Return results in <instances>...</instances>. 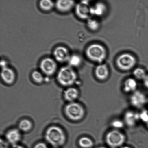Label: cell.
Masks as SVG:
<instances>
[{"label": "cell", "mask_w": 148, "mask_h": 148, "mask_svg": "<svg viewBox=\"0 0 148 148\" xmlns=\"http://www.w3.org/2000/svg\"><path fill=\"white\" fill-rule=\"evenodd\" d=\"M45 138L49 144L56 147L63 145L66 140L64 132L57 126L49 127L46 132Z\"/></svg>", "instance_id": "obj_1"}, {"label": "cell", "mask_w": 148, "mask_h": 148, "mask_svg": "<svg viewBox=\"0 0 148 148\" xmlns=\"http://www.w3.org/2000/svg\"><path fill=\"white\" fill-rule=\"evenodd\" d=\"M86 54L89 60L101 64L106 58L107 52L102 45L94 43L87 48Z\"/></svg>", "instance_id": "obj_2"}, {"label": "cell", "mask_w": 148, "mask_h": 148, "mask_svg": "<svg viewBox=\"0 0 148 148\" xmlns=\"http://www.w3.org/2000/svg\"><path fill=\"white\" fill-rule=\"evenodd\" d=\"M77 76L71 66H63L59 69L57 75L58 82L63 86L73 85L76 81Z\"/></svg>", "instance_id": "obj_3"}, {"label": "cell", "mask_w": 148, "mask_h": 148, "mask_svg": "<svg viewBox=\"0 0 148 148\" xmlns=\"http://www.w3.org/2000/svg\"><path fill=\"white\" fill-rule=\"evenodd\" d=\"M64 111L66 116L74 121L82 119L85 114L84 107L76 102H71L67 104L65 107Z\"/></svg>", "instance_id": "obj_4"}, {"label": "cell", "mask_w": 148, "mask_h": 148, "mask_svg": "<svg viewBox=\"0 0 148 148\" xmlns=\"http://www.w3.org/2000/svg\"><path fill=\"white\" fill-rule=\"evenodd\" d=\"M126 136L118 130H114L108 132L106 134L105 141L111 148L121 147L126 141Z\"/></svg>", "instance_id": "obj_5"}, {"label": "cell", "mask_w": 148, "mask_h": 148, "mask_svg": "<svg viewBox=\"0 0 148 148\" xmlns=\"http://www.w3.org/2000/svg\"><path fill=\"white\" fill-rule=\"evenodd\" d=\"M137 60L136 58L130 53H123L117 57L116 63L119 69L127 71L132 69L135 66Z\"/></svg>", "instance_id": "obj_6"}, {"label": "cell", "mask_w": 148, "mask_h": 148, "mask_svg": "<svg viewBox=\"0 0 148 148\" xmlns=\"http://www.w3.org/2000/svg\"><path fill=\"white\" fill-rule=\"evenodd\" d=\"M40 68L43 73L48 76H51L56 73L57 69V64L54 59L46 58L40 62Z\"/></svg>", "instance_id": "obj_7"}, {"label": "cell", "mask_w": 148, "mask_h": 148, "mask_svg": "<svg viewBox=\"0 0 148 148\" xmlns=\"http://www.w3.org/2000/svg\"><path fill=\"white\" fill-rule=\"evenodd\" d=\"M90 7L88 1H81L75 6V14L81 19L88 20L91 15Z\"/></svg>", "instance_id": "obj_8"}, {"label": "cell", "mask_w": 148, "mask_h": 148, "mask_svg": "<svg viewBox=\"0 0 148 148\" xmlns=\"http://www.w3.org/2000/svg\"><path fill=\"white\" fill-rule=\"evenodd\" d=\"M53 56L56 61L60 63L68 62L71 56L68 49L63 46L56 47L53 51Z\"/></svg>", "instance_id": "obj_9"}, {"label": "cell", "mask_w": 148, "mask_h": 148, "mask_svg": "<svg viewBox=\"0 0 148 148\" xmlns=\"http://www.w3.org/2000/svg\"><path fill=\"white\" fill-rule=\"evenodd\" d=\"M130 103L133 106L136 108H140L146 104L147 99L143 92L136 91L132 94L130 99Z\"/></svg>", "instance_id": "obj_10"}, {"label": "cell", "mask_w": 148, "mask_h": 148, "mask_svg": "<svg viewBox=\"0 0 148 148\" xmlns=\"http://www.w3.org/2000/svg\"><path fill=\"white\" fill-rule=\"evenodd\" d=\"M1 79L5 83L11 84L15 79V74L14 70L7 66L2 67L1 70Z\"/></svg>", "instance_id": "obj_11"}, {"label": "cell", "mask_w": 148, "mask_h": 148, "mask_svg": "<svg viewBox=\"0 0 148 148\" xmlns=\"http://www.w3.org/2000/svg\"><path fill=\"white\" fill-rule=\"evenodd\" d=\"M140 120V114L132 111L126 112L124 115V122L130 127L136 125L137 122Z\"/></svg>", "instance_id": "obj_12"}, {"label": "cell", "mask_w": 148, "mask_h": 148, "mask_svg": "<svg viewBox=\"0 0 148 148\" xmlns=\"http://www.w3.org/2000/svg\"><path fill=\"white\" fill-rule=\"evenodd\" d=\"M75 4V1L72 0H58L56 1L55 6L58 11L66 12L70 11Z\"/></svg>", "instance_id": "obj_13"}, {"label": "cell", "mask_w": 148, "mask_h": 148, "mask_svg": "<svg viewBox=\"0 0 148 148\" xmlns=\"http://www.w3.org/2000/svg\"><path fill=\"white\" fill-rule=\"evenodd\" d=\"M95 73L96 77L100 81L105 80L108 78L110 74L108 66L101 64L96 68Z\"/></svg>", "instance_id": "obj_14"}, {"label": "cell", "mask_w": 148, "mask_h": 148, "mask_svg": "<svg viewBox=\"0 0 148 148\" xmlns=\"http://www.w3.org/2000/svg\"><path fill=\"white\" fill-rule=\"evenodd\" d=\"M5 137L8 143L14 145H16L21 140V135L19 130L13 129L7 132Z\"/></svg>", "instance_id": "obj_15"}, {"label": "cell", "mask_w": 148, "mask_h": 148, "mask_svg": "<svg viewBox=\"0 0 148 148\" xmlns=\"http://www.w3.org/2000/svg\"><path fill=\"white\" fill-rule=\"evenodd\" d=\"M106 10V6L105 4L101 2L97 3L93 6L90 7L91 15L97 16H101L103 15Z\"/></svg>", "instance_id": "obj_16"}, {"label": "cell", "mask_w": 148, "mask_h": 148, "mask_svg": "<svg viewBox=\"0 0 148 148\" xmlns=\"http://www.w3.org/2000/svg\"><path fill=\"white\" fill-rule=\"evenodd\" d=\"M137 86V82L135 79L132 78H127L124 82L123 90L127 93H133L136 91Z\"/></svg>", "instance_id": "obj_17"}, {"label": "cell", "mask_w": 148, "mask_h": 148, "mask_svg": "<svg viewBox=\"0 0 148 148\" xmlns=\"http://www.w3.org/2000/svg\"><path fill=\"white\" fill-rule=\"evenodd\" d=\"M79 92L77 89L75 88H69L64 92L65 99L71 102H73L78 98Z\"/></svg>", "instance_id": "obj_18"}, {"label": "cell", "mask_w": 148, "mask_h": 148, "mask_svg": "<svg viewBox=\"0 0 148 148\" xmlns=\"http://www.w3.org/2000/svg\"><path fill=\"white\" fill-rule=\"evenodd\" d=\"M78 144L82 148H91L94 145L93 140L87 137L81 138L78 140Z\"/></svg>", "instance_id": "obj_19"}, {"label": "cell", "mask_w": 148, "mask_h": 148, "mask_svg": "<svg viewBox=\"0 0 148 148\" xmlns=\"http://www.w3.org/2000/svg\"><path fill=\"white\" fill-rule=\"evenodd\" d=\"M39 5L42 10L48 11L53 9L55 6V4L51 0H42L39 2Z\"/></svg>", "instance_id": "obj_20"}, {"label": "cell", "mask_w": 148, "mask_h": 148, "mask_svg": "<svg viewBox=\"0 0 148 148\" xmlns=\"http://www.w3.org/2000/svg\"><path fill=\"white\" fill-rule=\"evenodd\" d=\"M68 62L71 67H77L81 65L82 59L78 55L74 54L71 56Z\"/></svg>", "instance_id": "obj_21"}, {"label": "cell", "mask_w": 148, "mask_h": 148, "mask_svg": "<svg viewBox=\"0 0 148 148\" xmlns=\"http://www.w3.org/2000/svg\"><path fill=\"white\" fill-rule=\"evenodd\" d=\"M32 124L31 121L27 119H24L20 122L18 127L20 130L24 132H27L31 130Z\"/></svg>", "instance_id": "obj_22"}, {"label": "cell", "mask_w": 148, "mask_h": 148, "mask_svg": "<svg viewBox=\"0 0 148 148\" xmlns=\"http://www.w3.org/2000/svg\"><path fill=\"white\" fill-rule=\"evenodd\" d=\"M87 26L90 30L93 31L98 30L100 27V23L95 19L89 18L87 20Z\"/></svg>", "instance_id": "obj_23"}, {"label": "cell", "mask_w": 148, "mask_h": 148, "mask_svg": "<svg viewBox=\"0 0 148 148\" xmlns=\"http://www.w3.org/2000/svg\"><path fill=\"white\" fill-rule=\"evenodd\" d=\"M133 74L136 78L143 80L147 75L144 69L140 68H137L135 69L133 71Z\"/></svg>", "instance_id": "obj_24"}, {"label": "cell", "mask_w": 148, "mask_h": 148, "mask_svg": "<svg viewBox=\"0 0 148 148\" xmlns=\"http://www.w3.org/2000/svg\"><path fill=\"white\" fill-rule=\"evenodd\" d=\"M32 77L33 80L37 83H42L44 81V77L42 74L38 71H33L32 73Z\"/></svg>", "instance_id": "obj_25"}, {"label": "cell", "mask_w": 148, "mask_h": 148, "mask_svg": "<svg viewBox=\"0 0 148 148\" xmlns=\"http://www.w3.org/2000/svg\"><path fill=\"white\" fill-rule=\"evenodd\" d=\"M125 123L124 121L119 119H115L113 120L111 123L112 127L114 130H119L123 128L124 127Z\"/></svg>", "instance_id": "obj_26"}, {"label": "cell", "mask_w": 148, "mask_h": 148, "mask_svg": "<svg viewBox=\"0 0 148 148\" xmlns=\"http://www.w3.org/2000/svg\"><path fill=\"white\" fill-rule=\"evenodd\" d=\"M140 120L143 122L146 123L148 122V111L146 110H143L140 114Z\"/></svg>", "instance_id": "obj_27"}, {"label": "cell", "mask_w": 148, "mask_h": 148, "mask_svg": "<svg viewBox=\"0 0 148 148\" xmlns=\"http://www.w3.org/2000/svg\"><path fill=\"white\" fill-rule=\"evenodd\" d=\"M1 148H9L8 143L2 139L1 140Z\"/></svg>", "instance_id": "obj_28"}, {"label": "cell", "mask_w": 148, "mask_h": 148, "mask_svg": "<svg viewBox=\"0 0 148 148\" xmlns=\"http://www.w3.org/2000/svg\"><path fill=\"white\" fill-rule=\"evenodd\" d=\"M34 148H48V147L45 143H41L36 144Z\"/></svg>", "instance_id": "obj_29"}, {"label": "cell", "mask_w": 148, "mask_h": 148, "mask_svg": "<svg viewBox=\"0 0 148 148\" xmlns=\"http://www.w3.org/2000/svg\"><path fill=\"white\" fill-rule=\"evenodd\" d=\"M143 82L145 86L148 88V75H147L146 77L143 80Z\"/></svg>", "instance_id": "obj_30"}, {"label": "cell", "mask_w": 148, "mask_h": 148, "mask_svg": "<svg viewBox=\"0 0 148 148\" xmlns=\"http://www.w3.org/2000/svg\"><path fill=\"white\" fill-rule=\"evenodd\" d=\"M12 148H24V147H23V146L19 145H13L12 147Z\"/></svg>", "instance_id": "obj_31"}, {"label": "cell", "mask_w": 148, "mask_h": 148, "mask_svg": "<svg viewBox=\"0 0 148 148\" xmlns=\"http://www.w3.org/2000/svg\"><path fill=\"white\" fill-rule=\"evenodd\" d=\"M120 148H132L131 147H129V146H122V147H121Z\"/></svg>", "instance_id": "obj_32"}, {"label": "cell", "mask_w": 148, "mask_h": 148, "mask_svg": "<svg viewBox=\"0 0 148 148\" xmlns=\"http://www.w3.org/2000/svg\"><path fill=\"white\" fill-rule=\"evenodd\" d=\"M97 148H106L105 147H98Z\"/></svg>", "instance_id": "obj_33"}, {"label": "cell", "mask_w": 148, "mask_h": 148, "mask_svg": "<svg viewBox=\"0 0 148 148\" xmlns=\"http://www.w3.org/2000/svg\"><path fill=\"white\" fill-rule=\"evenodd\" d=\"M146 124V125H147V127L148 128V122Z\"/></svg>", "instance_id": "obj_34"}]
</instances>
